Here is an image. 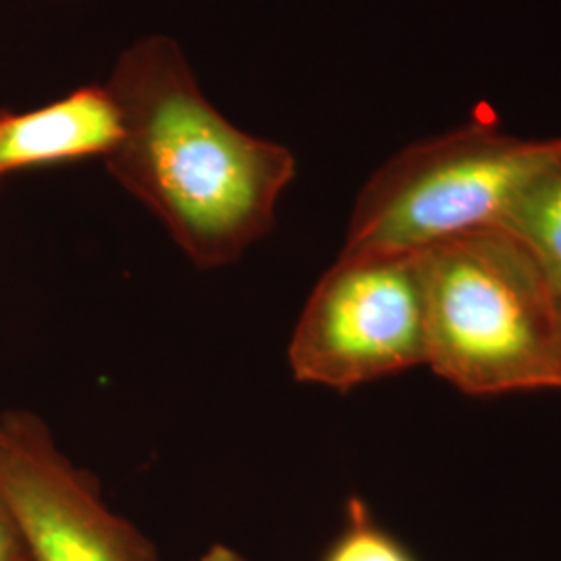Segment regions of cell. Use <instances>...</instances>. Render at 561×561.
<instances>
[{
  "instance_id": "8992f818",
  "label": "cell",
  "mask_w": 561,
  "mask_h": 561,
  "mask_svg": "<svg viewBox=\"0 0 561 561\" xmlns=\"http://www.w3.org/2000/svg\"><path fill=\"white\" fill-rule=\"evenodd\" d=\"M123 136L106 85H85L30 113H0V178L15 171L106 157Z\"/></svg>"
},
{
  "instance_id": "6da1fadb",
  "label": "cell",
  "mask_w": 561,
  "mask_h": 561,
  "mask_svg": "<svg viewBox=\"0 0 561 561\" xmlns=\"http://www.w3.org/2000/svg\"><path fill=\"white\" fill-rule=\"evenodd\" d=\"M106 88L123 123L106 169L190 261L227 266L271 233L296 159L217 111L178 42L154 34L131 44Z\"/></svg>"
},
{
  "instance_id": "3957f363",
  "label": "cell",
  "mask_w": 561,
  "mask_h": 561,
  "mask_svg": "<svg viewBox=\"0 0 561 561\" xmlns=\"http://www.w3.org/2000/svg\"><path fill=\"white\" fill-rule=\"evenodd\" d=\"M561 159V138L522 140L474 123L416 141L366 181L340 254L424 252L500 227L522 187Z\"/></svg>"
},
{
  "instance_id": "30bf717a",
  "label": "cell",
  "mask_w": 561,
  "mask_h": 561,
  "mask_svg": "<svg viewBox=\"0 0 561 561\" xmlns=\"http://www.w3.org/2000/svg\"><path fill=\"white\" fill-rule=\"evenodd\" d=\"M201 561H245L236 549H231L229 545H213Z\"/></svg>"
},
{
  "instance_id": "5b68a950",
  "label": "cell",
  "mask_w": 561,
  "mask_h": 561,
  "mask_svg": "<svg viewBox=\"0 0 561 561\" xmlns=\"http://www.w3.org/2000/svg\"><path fill=\"white\" fill-rule=\"evenodd\" d=\"M0 495L32 561H159L157 547L108 510L94 477L67 460L30 412L0 416Z\"/></svg>"
},
{
  "instance_id": "7a4b0ae2",
  "label": "cell",
  "mask_w": 561,
  "mask_h": 561,
  "mask_svg": "<svg viewBox=\"0 0 561 561\" xmlns=\"http://www.w3.org/2000/svg\"><path fill=\"white\" fill-rule=\"evenodd\" d=\"M426 364L468 396L561 389V308L503 227L424 250Z\"/></svg>"
},
{
  "instance_id": "9c48e42d",
  "label": "cell",
  "mask_w": 561,
  "mask_h": 561,
  "mask_svg": "<svg viewBox=\"0 0 561 561\" xmlns=\"http://www.w3.org/2000/svg\"><path fill=\"white\" fill-rule=\"evenodd\" d=\"M0 561H32L13 512L0 495Z\"/></svg>"
},
{
  "instance_id": "277c9868",
  "label": "cell",
  "mask_w": 561,
  "mask_h": 561,
  "mask_svg": "<svg viewBox=\"0 0 561 561\" xmlns=\"http://www.w3.org/2000/svg\"><path fill=\"white\" fill-rule=\"evenodd\" d=\"M294 379L350 391L426 364L424 252L340 254L301 310Z\"/></svg>"
},
{
  "instance_id": "ba28073f",
  "label": "cell",
  "mask_w": 561,
  "mask_h": 561,
  "mask_svg": "<svg viewBox=\"0 0 561 561\" xmlns=\"http://www.w3.org/2000/svg\"><path fill=\"white\" fill-rule=\"evenodd\" d=\"M321 561H419L408 547L373 520L360 500L347 503V524Z\"/></svg>"
},
{
  "instance_id": "52a82bcc",
  "label": "cell",
  "mask_w": 561,
  "mask_h": 561,
  "mask_svg": "<svg viewBox=\"0 0 561 561\" xmlns=\"http://www.w3.org/2000/svg\"><path fill=\"white\" fill-rule=\"evenodd\" d=\"M500 227L533 254L561 308V159L522 187Z\"/></svg>"
}]
</instances>
